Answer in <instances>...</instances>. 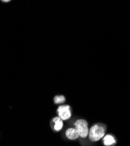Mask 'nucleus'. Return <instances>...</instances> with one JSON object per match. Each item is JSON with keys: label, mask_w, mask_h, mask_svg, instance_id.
Returning a JSON list of instances; mask_svg holds the SVG:
<instances>
[{"label": "nucleus", "mask_w": 130, "mask_h": 146, "mask_svg": "<svg viewBox=\"0 0 130 146\" xmlns=\"http://www.w3.org/2000/svg\"><path fill=\"white\" fill-rule=\"evenodd\" d=\"M106 127L101 123H96L89 129L88 137L91 141L96 142L105 136Z\"/></svg>", "instance_id": "f257e3e1"}, {"label": "nucleus", "mask_w": 130, "mask_h": 146, "mask_svg": "<svg viewBox=\"0 0 130 146\" xmlns=\"http://www.w3.org/2000/svg\"><path fill=\"white\" fill-rule=\"evenodd\" d=\"M74 126L81 138L85 139L88 136L89 129L88 122L86 120L82 119H78L75 122Z\"/></svg>", "instance_id": "f03ea898"}, {"label": "nucleus", "mask_w": 130, "mask_h": 146, "mask_svg": "<svg viewBox=\"0 0 130 146\" xmlns=\"http://www.w3.org/2000/svg\"><path fill=\"white\" fill-rule=\"evenodd\" d=\"M57 112L59 116L63 121L69 119L71 116L70 107L67 105L60 106L57 109Z\"/></svg>", "instance_id": "7ed1b4c3"}, {"label": "nucleus", "mask_w": 130, "mask_h": 146, "mask_svg": "<svg viewBox=\"0 0 130 146\" xmlns=\"http://www.w3.org/2000/svg\"><path fill=\"white\" fill-rule=\"evenodd\" d=\"M65 135H66V137L69 140H76L79 137H80L78 130L75 127V128L71 127V128L68 129L65 132Z\"/></svg>", "instance_id": "20e7f679"}, {"label": "nucleus", "mask_w": 130, "mask_h": 146, "mask_svg": "<svg viewBox=\"0 0 130 146\" xmlns=\"http://www.w3.org/2000/svg\"><path fill=\"white\" fill-rule=\"evenodd\" d=\"M63 119L60 117V116H58V117H55L53 119V122L54 123V130H55L57 132H59V131L61 130V129L63 127Z\"/></svg>", "instance_id": "39448f33"}, {"label": "nucleus", "mask_w": 130, "mask_h": 146, "mask_svg": "<svg viewBox=\"0 0 130 146\" xmlns=\"http://www.w3.org/2000/svg\"><path fill=\"white\" fill-rule=\"evenodd\" d=\"M103 144L105 145H113L116 143V140L115 137L111 135H107L103 137Z\"/></svg>", "instance_id": "423d86ee"}, {"label": "nucleus", "mask_w": 130, "mask_h": 146, "mask_svg": "<svg viewBox=\"0 0 130 146\" xmlns=\"http://www.w3.org/2000/svg\"><path fill=\"white\" fill-rule=\"evenodd\" d=\"M65 101V98L63 95L60 96H56L54 98V102L55 104H62L64 103Z\"/></svg>", "instance_id": "0eeeda50"}, {"label": "nucleus", "mask_w": 130, "mask_h": 146, "mask_svg": "<svg viewBox=\"0 0 130 146\" xmlns=\"http://www.w3.org/2000/svg\"><path fill=\"white\" fill-rule=\"evenodd\" d=\"M1 1L3 2V3H9V2H10L11 0H1Z\"/></svg>", "instance_id": "6e6552de"}]
</instances>
